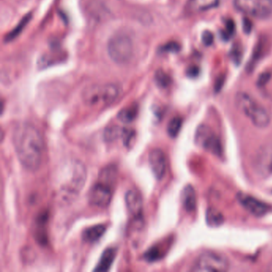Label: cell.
<instances>
[{"mask_svg":"<svg viewBox=\"0 0 272 272\" xmlns=\"http://www.w3.org/2000/svg\"><path fill=\"white\" fill-rule=\"evenodd\" d=\"M13 144L22 166L29 171L39 169L43 160L44 142L32 124L21 122L13 132Z\"/></svg>","mask_w":272,"mask_h":272,"instance_id":"6da1fadb","label":"cell"},{"mask_svg":"<svg viewBox=\"0 0 272 272\" xmlns=\"http://www.w3.org/2000/svg\"><path fill=\"white\" fill-rule=\"evenodd\" d=\"M235 103L239 111L242 112L255 126L264 129L270 125L271 118L268 111L247 93H237Z\"/></svg>","mask_w":272,"mask_h":272,"instance_id":"7a4b0ae2","label":"cell"},{"mask_svg":"<svg viewBox=\"0 0 272 272\" xmlns=\"http://www.w3.org/2000/svg\"><path fill=\"white\" fill-rule=\"evenodd\" d=\"M121 90V86L118 84H96L84 89L82 99L89 106H105L118 98Z\"/></svg>","mask_w":272,"mask_h":272,"instance_id":"3957f363","label":"cell"},{"mask_svg":"<svg viewBox=\"0 0 272 272\" xmlns=\"http://www.w3.org/2000/svg\"><path fill=\"white\" fill-rule=\"evenodd\" d=\"M108 55L117 64H126L134 56V44L125 34H115L107 45Z\"/></svg>","mask_w":272,"mask_h":272,"instance_id":"277c9868","label":"cell"},{"mask_svg":"<svg viewBox=\"0 0 272 272\" xmlns=\"http://www.w3.org/2000/svg\"><path fill=\"white\" fill-rule=\"evenodd\" d=\"M230 263L226 256L221 253H203L196 259L192 265V271L196 272H223L229 269Z\"/></svg>","mask_w":272,"mask_h":272,"instance_id":"5b68a950","label":"cell"},{"mask_svg":"<svg viewBox=\"0 0 272 272\" xmlns=\"http://www.w3.org/2000/svg\"><path fill=\"white\" fill-rule=\"evenodd\" d=\"M195 142L199 147L209 152L215 157H223L224 148L219 136L208 125H200L195 134Z\"/></svg>","mask_w":272,"mask_h":272,"instance_id":"8992f818","label":"cell"},{"mask_svg":"<svg viewBox=\"0 0 272 272\" xmlns=\"http://www.w3.org/2000/svg\"><path fill=\"white\" fill-rule=\"evenodd\" d=\"M235 9L247 16L267 19L272 14V0H233Z\"/></svg>","mask_w":272,"mask_h":272,"instance_id":"52a82bcc","label":"cell"},{"mask_svg":"<svg viewBox=\"0 0 272 272\" xmlns=\"http://www.w3.org/2000/svg\"><path fill=\"white\" fill-rule=\"evenodd\" d=\"M112 195V186L98 180L89 190L88 198L91 205L99 208H106L111 203Z\"/></svg>","mask_w":272,"mask_h":272,"instance_id":"ba28073f","label":"cell"},{"mask_svg":"<svg viewBox=\"0 0 272 272\" xmlns=\"http://www.w3.org/2000/svg\"><path fill=\"white\" fill-rule=\"evenodd\" d=\"M237 199L240 205H242L247 212L256 216H263L271 211V207L270 205L250 196L248 194L239 192L237 194Z\"/></svg>","mask_w":272,"mask_h":272,"instance_id":"9c48e42d","label":"cell"},{"mask_svg":"<svg viewBox=\"0 0 272 272\" xmlns=\"http://www.w3.org/2000/svg\"><path fill=\"white\" fill-rule=\"evenodd\" d=\"M254 166L261 176L272 174V146H264L258 150L255 157Z\"/></svg>","mask_w":272,"mask_h":272,"instance_id":"30bf717a","label":"cell"},{"mask_svg":"<svg viewBox=\"0 0 272 272\" xmlns=\"http://www.w3.org/2000/svg\"><path fill=\"white\" fill-rule=\"evenodd\" d=\"M149 163L155 177L158 180H161L166 175V167H167V162L164 152L160 149H153L149 154Z\"/></svg>","mask_w":272,"mask_h":272,"instance_id":"8fae6325","label":"cell"},{"mask_svg":"<svg viewBox=\"0 0 272 272\" xmlns=\"http://www.w3.org/2000/svg\"><path fill=\"white\" fill-rule=\"evenodd\" d=\"M125 201L128 211L134 219H141L143 203L140 192L136 189H130L125 193Z\"/></svg>","mask_w":272,"mask_h":272,"instance_id":"7c38bea8","label":"cell"},{"mask_svg":"<svg viewBox=\"0 0 272 272\" xmlns=\"http://www.w3.org/2000/svg\"><path fill=\"white\" fill-rule=\"evenodd\" d=\"M221 0H188L185 11L189 14H196L214 9L218 7Z\"/></svg>","mask_w":272,"mask_h":272,"instance_id":"4fadbf2b","label":"cell"},{"mask_svg":"<svg viewBox=\"0 0 272 272\" xmlns=\"http://www.w3.org/2000/svg\"><path fill=\"white\" fill-rule=\"evenodd\" d=\"M182 201L184 208L188 212H192L196 208V194L193 186L188 185L182 192Z\"/></svg>","mask_w":272,"mask_h":272,"instance_id":"5bb4252c","label":"cell"},{"mask_svg":"<svg viewBox=\"0 0 272 272\" xmlns=\"http://www.w3.org/2000/svg\"><path fill=\"white\" fill-rule=\"evenodd\" d=\"M116 256V250L114 247L107 248L102 253L99 261H98L97 267H95V271H107L110 270Z\"/></svg>","mask_w":272,"mask_h":272,"instance_id":"9a60e30c","label":"cell"},{"mask_svg":"<svg viewBox=\"0 0 272 272\" xmlns=\"http://www.w3.org/2000/svg\"><path fill=\"white\" fill-rule=\"evenodd\" d=\"M106 231V226L104 224H97L84 230L82 239L85 242L95 243L98 241Z\"/></svg>","mask_w":272,"mask_h":272,"instance_id":"2e32d148","label":"cell"},{"mask_svg":"<svg viewBox=\"0 0 272 272\" xmlns=\"http://www.w3.org/2000/svg\"><path fill=\"white\" fill-rule=\"evenodd\" d=\"M206 223L211 228H218L224 223V216L216 208H208L206 212Z\"/></svg>","mask_w":272,"mask_h":272,"instance_id":"e0dca14e","label":"cell"},{"mask_svg":"<svg viewBox=\"0 0 272 272\" xmlns=\"http://www.w3.org/2000/svg\"><path fill=\"white\" fill-rule=\"evenodd\" d=\"M138 112V107L137 105H130V106L125 107L118 113V118L121 121V122L130 123L135 119Z\"/></svg>","mask_w":272,"mask_h":272,"instance_id":"ac0fdd59","label":"cell"},{"mask_svg":"<svg viewBox=\"0 0 272 272\" xmlns=\"http://www.w3.org/2000/svg\"><path fill=\"white\" fill-rule=\"evenodd\" d=\"M124 128L118 126V125H112L105 129L104 131V139L106 141H114L117 139L122 138Z\"/></svg>","mask_w":272,"mask_h":272,"instance_id":"d6986e66","label":"cell"},{"mask_svg":"<svg viewBox=\"0 0 272 272\" xmlns=\"http://www.w3.org/2000/svg\"><path fill=\"white\" fill-rule=\"evenodd\" d=\"M164 251H162L161 247L160 246H153L150 247V249L144 252V260L148 262H155L163 258L164 256Z\"/></svg>","mask_w":272,"mask_h":272,"instance_id":"ffe728a7","label":"cell"},{"mask_svg":"<svg viewBox=\"0 0 272 272\" xmlns=\"http://www.w3.org/2000/svg\"><path fill=\"white\" fill-rule=\"evenodd\" d=\"M116 170L114 168L110 167L105 168L102 169V172L100 173L99 182L102 183L107 184V185L113 186L115 182Z\"/></svg>","mask_w":272,"mask_h":272,"instance_id":"44dd1931","label":"cell"},{"mask_svg":"<svg viewBox=\"0 0 272 272\" xmlns=\"http://www.w3.org/2000/svg\"><path fill=\"white\" fill-rule=\"evenodd\" d=\"M182 123H183V121L180 117H175L169 121V124H168L167 132L168 134L172 138L177 137L178 134L180 133V129H182Z\"/></svg>","mask_w":272,"mask_h":272,"instance_id":"7402d4cb","label":"cell"},{"mask_svg":"<svg viewBox=\"0 0 272 272\" xmlns=\"http://www.w3.org/2000/svg\"><path fill=\"white\" fill-rule=\"evenodd\" d=\"M235 22L232 20H228L225 22V29L222 30L221 33V37L223 40H229L230 38L235 34Z\"/></svg>","mask_w":272,"mask_h":272,"instance_id":"603a6c76","label":"cell"},{"mask_svg":"<svg viewBox=\"0 0 272 272\" xmlns=\"http://www.w3.org/2000/svg\"><path fill=\"white\" fill-rule=\"evenodd\" d=\"M30 17H31V15L28 14V15H27L25 18L22 20L21 22H20V25L17 26V27H15L14 30H12V31L7 35V37H6V40L7 39V41H8V40H12L14 38L16 37V36L21 32L23 29L24 28V27L27 25V23H28L29 20H30Z\"/></svg>","mask_w":272,"mask_h":272,"instance_id":"cb8c5ba5","label":"cell"},{"mask_svg":"<svg viewBox=\"0 0 272 272\" xmlns=\"http://www.w3.org/2000/svg\"><path fill=\"white\" fill-rule=\"evenodd\" d=\"M156 82L160 85V87H167L171 83L170 77L165 72L158 71L156 75Z\"/></svg>","mask_w":272,"mask_h":272,"instance_id":"d4e9b609","label":"cell"},{"mask_svg":"<svg viewBox=\"0 0 272 272\" xmlns=\"http://www.w3.org/2000/svg\"><path fill=\"white\" fill-rule=\"evenodd\" d=\"M231 59L235 64H240L242 60L243 50L239 45H235L230 53Z\"/></svg>","mask_w":272,"mask_h":272,"instance_id":"484cf974","label":"cell"},{"mask_svg":"<svg viewBox=\"0 0 272 272\" xmlns=\"http://www.w3.org/2000/svg\"><path fill=\"white\" fill-rule=\"evenodd\" d=\"M263 49H264V44H263V43L260 42V43L256 46V48H255L254 53H253L252 63L250 64V66H252V64L253 66H255V64H256V63L261 59L262 56H263V53H264V50H263Z\"/></svg>","mask_w":272,"mask_h":272,"instance_id":"4316f807","label":"cell"},{"mask_svg":"<svg viewBox=\"0 0 272 272\" xmlns=\"http://www.w3.org/2000/svg\"><path fill=\"white\" fill-rule=\"evenodd\" d=\"M134 137V130H130V129L124 128V132H123L122 141L125 146H130V142Z\"/></svg>","mask_w":272,"mask_h":272,"instance_id":"83f0119b","label":"cell"},{"mask_svg":"<svg viewBox=\"0 0 272 272\" xmlns=\"http://www.w3.org/2000/svg\"><path fill=\"white\" fill-rule=\"evenodd\" d=\"M202 42L207 46H212L214 42V35L211 31L205 30L202 34Z\"/></svg>","mask_w":272,"mask_h":272,"instance_id":"f1b7e54d","label":"cell"},{"mask_svg":"<svg viewBox=\"0 0 272 272\" xmlns=\"http://www.w3.org/2000/svg\"><path fill=\"white\" fill-rule=\"evenodd\" d=\"M180 46L178 43L172 42V43H168L167 45L163 47V50L166 52H178L180 50Z\"/></svg>","mask_w":272,"mask_h":272,"instance_id":"f546056e","label":"cell"},{"mask_svg":"<svg viewBox=\"0 0 272 272\" xmlns=\"http://www.w3.org/2000/svg\"><path fill=\"white\" fill-rule=\"evenodd\" d=\"M270 73H263L261 75H260V78H259L258 82H257V84H258L259 86H260V87H262V86H263V85H265L268 82V81L270 80Z\"/></svg>","mask_w":272,"mask_h":272,"instance_id":"4dcf8cb0","label":"cell"},{"mask_svg":"<svg viewBox=\"0 0 272 272\" xmlns=\"http://www.w3.org/2000/svg\"><path fill=\"white\" fill-rule=\"evenodd\" d=\"M243 28H244V32L247 34H249L252 30V23L249 19H244L243 21Z\"/></svg>","mask_w":272,"mask_h":272,"instance_id":"1f68e13d","label":"cell"},{"mask_svg":"<svg viewBox=\"0 0 272 272\" xmlns=\"http://www.w3.org/2000/svg\"><path fill=\"white\" fill-rule=\"evenodd\" d=\"M200 74V69L198 66H191L189 69H188V75H189L190 78H196Z\"/></svg>","mask_w":272,"mask_h":272,"instance_id":"d6a6232c","label":"cell"},{"mask_svg":"<svg viewBox=\"0 0 272 272\" xmlns=\"http://www.w3.org/2000/svg\"><path fill=\"white\" fill-rule=\"evenodd\" d=\"M224 83V77H220L219 79H217L216 82H215V90L216 92L221 90V88H222L223 85Z\"/></svg>","mask_w":272,"mask_h":272,"instance_id":"836d02e7","label":"cell"}]
</instances>
